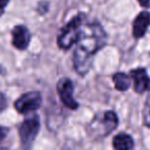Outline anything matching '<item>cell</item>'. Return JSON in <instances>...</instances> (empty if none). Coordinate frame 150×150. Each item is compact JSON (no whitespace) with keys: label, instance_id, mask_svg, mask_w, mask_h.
I'll return each instance as SVG.
<instances>
[{"label":"cell","instance_id":"cell-1","mask_svg":"<svg viewBox=\"0 0 150 150\" xmlns=\"http://www.w3.org/2000/svg\"><path fill=\"white\" fill-rule=\"evenodd\" d=\"M107 35L99 23L85 24L81 27L73 56L74 67L79 75H85L92 67L94 55L105 45Z\"/></svg>","mask_w":150,"mask_h":150},{"label":"cell","instance_id":"cell-2","mask_svg":"<svg viewBox=\"0 0 150 150\" xmlns=\"http://www.w3.org/2000/svg\"><path fill=\"white\" fill-rule=\"evenodd\" d=\"M118 125L117 115L113 111L97 115L88 124V134L94 138H103L110 134Z\"/></svg>","mask_w":150,"mask_h":150},{"label":"cell","instance_id":"cell-3","mask_svg":"<svg viewBox=\"0 0 150 150\" xmlns=\"http://www.w3.org/2000/svg\"><path fill=\"white\" fill-rule=\"evenodd\" d=\"M83 21V16L78 14L70 21L64 28L62 29L58 37V44L62 49H69L73 44L77 42Z\"/></svg>","mask_w":150,"mask_h":150},{"label":"cell","instance_id":"cell-4","mask_svg":"<svg viewBox=\"0 0 150 150\" xmlns=\"http://www.w3.org/2000/svg\"><path fill=\"white\" fill-rule=\"evenodd\" d=\"M40 124L37 117H33L22 122L19 127L21 147L23 150H30L39 132Z\"/></svg>","mask_w":150,"mask_h":150},{"label":"cell","instance_id":"cell-5","mask_svg":"<svg viewBox=\"0 0 150 150\" xmlns=\"http://www.w3.org/2000/svg\"><path fill=\"white\" fill-rule=\"evenodd\" d=\"M42 103V97L38 92H28L22 95L18 100L14 102V108L23 115L33 112L37 110Z\"/></svg>","mask_w":150,"mask_h":150},{"label":"cell","instance_id":"cell-6","mask_svg":"<svg viewBox=\"0 0 150 150\" xmlns=\"http://www.w3.org/2000/svg\"><path fill=\"white\" fill-rule=\"evenodd\" d=\"M57 90H58L59 96H60L62 102L70 109H76L78 107V103L75 101L73 97V87L72 82L68 78H63L59 81L57 85Z\"/></svg>","mask_w":150,"mask_h":150},{"label":"cell","instance_id":"cell-7","mask_svg":"<svg viewBox=\"0 0 150 150\" xmlns=\"http://www.w3.org/2000/svg\"><path fill=\"white\" fill-rule=\"evenodd\" d=\"M31 35L24 26H17L12 30V45L19 50H24L30 43Z\"/></svg>","mask_w":150,"mask_h":150},{"label":"cell","instance_id":"cell-8","mask_svg":"<svg viewBox=\"0 0 150 150\" xmlns=\"http://www.w3.org/2000/svg\"><path fill=\"white\" fill-rule=\"evenodd\" d=\"M134 81V89L137 93H143L150 90V79L145 69H137L131 71Z\"/></svg>","mask_w":150,"mask_h":150},{"label":"cell","instance_id":"cell-9","mask_svg":"<svg viewBox=\"0 0 150 150\" xmlns=\"http://www.w3.org/2000/svg\"><path fill=\"white\" fill-rule=\"evenodd\" d=\"M150 26V13L147 11H143L135 18L133 24V34L134 37L141 38L145 35L147 29Z\"/></svg>","mask_w":150,"mask_h":150},{"label":"cell","instance_id":"cell-10","mask_svg":"<svg viewBox=\"0 0 150 150\" xmlns=\"http://www.w3.org/2000/svg\"><path fill=\"white\" fill-rule=\"evenodd\" d=\"M113 147L115 150H131L134 147V141L130 135L120 133L114 137Z\"/></svg>","mask_w":150,"mask_h":150},{"label":"cell","instance_id":"cell-11","mask_svg":"<svg viewBox=\"0 0 150 150\" xmlns=\"http://www.w3.org/2000/svg\"><path fill=\"white\" fill-rule=\"evenodd\" d=\"M113 82L115 88L119 91H126L131 86V78L126 74L117 73L113 76Z\"/></svg>","mask_w":150,"mask_h":150},{"label":"cell","instance_id":"cell-12","mask_svg":"<svg viewBox=\"0 0 150 150\" xmlns=\"http://www.w3.org/2000/svg\"><path fill=\"white\" fill-rule=\"evenodd\" d=\"M143 122L145 126L150 128V94L147 98V101L145 103V106L143 108Z\"/></svg>","mask_w":150,"mask_h":150},{"label":"cell","instance_id":"cell-13","mask_svg":"<svg viewBox=\"0 0 150 150\" xmlns=\"http://www.w3.org/2000/svg\"><path fill=\"white\" fill-rule=\"evenodd\" d=\"M6 106H7V101H6L4 95L0 93V111H2L3 109H5Z\"/></svg>","mask_w":150,"mask_h":150},{"label":"cell","instance_id":"cell-14","mask_svg":"<svg viewBox=\"0 0 150 150\" xmlns=\"http://www.w3.org/2000/svg\"><path fill=\"white\" fill-rule=\"evenodd\" d=\"M8 1H9V0H0V16L3 14L4 10H5V7L8 4Z\"/></svg>","mask_w":150,"mask_h":150},{"label":"cell","instance_id":"cell-15","mask_svg":"<svg viewBox=\"0 0 150 150\" xmlns=\"http://www.w3.org/2000/svg\"><path fill=\"white\" fill-rule=\"evenodd\" d=\"M6 133H7L6 129H4V128H2V127H0V142H1V141L4 139V137L6 136Z\"/></svg>","mask_w":150,"mask_h":150},{"label":"cell","instance_id":"cell-16","mask_svg":"<svg viewBox=\"0 0 150 150\" xmlns=\"http://www.w3.org/2000/svg\"><path fill=\"white\" fill-rule=\"evenodd\" d=\"M138 2L143 7H150V0H138Z\"/></svg>","mask_w":150,"mask_h":150}]
</instances>
